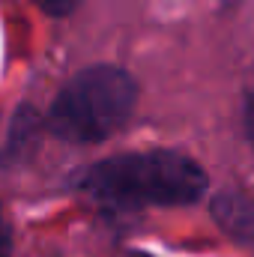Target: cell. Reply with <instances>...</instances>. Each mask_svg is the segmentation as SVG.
I'll return each instance as SVG.
<instances>
[{
	"instance_id": "6",
	"label": "cell",
	"mask_w": 254,
	"mask_h": 257,
	"mask_svg": "<svg viewBox=\"0 0 254 257\" xmlns=\"http://www.w3.org/2000/svg\"><path fill=\"white\" fill-rule=\"evenodd\" d=\"M135 257H150V254H135Z\"/></svg>"
},
{
	"instance_id": "3",
	"label": "cell",
	"mask_w": 254,
	"mask_h": 257,
	"mask_svg": "<svg viewBox=\"0 0 254 257\" xmlns=\"http://www.w3.org/2000/svg\"><path fill=\"white\" fill-rule=\"evenodd\" d=\"M212 209V218L221 224L224 233H230L236 242L248 245L254 236V206H251V197L239 189H224L212 197L209 203Z\"/></svg>"
},
{
	"instance_id": "2",
	"label": "cell",
	"mask_w": 254,
	"mask_h": 257,
	"mask_svg": "<svg viewBox=\"0 0 254 257\" xmlns=\"http://www.w3.org/2000/svg\"><path fill=\"white\" fill-rule=\"evenodd\" d=\"M138 84L126 69L96 63L63 84L48 108V132L69 144H102L129 123Z\"/></svg>"
},
{
	"instance_id": "1",
	"label": "cell",
	"mask_w": 254,
	"mask_h": 257,
	"mask_svg": "<svg viewBox=\"0 0 254 257\" xmlns=\"http://www.w3.org/2000/svg\"><path fill=\"white\" fill-rule=\"evenodd\" d=\"M72 186L111 209L191 206L206 194V171L186 153L147 150L93 162L75 174Z\"/></svg>"
},
{
	"instance_id": "7",
	"label": "cell",
	"mask_w": 254,
	"mask_h": 257,
	"mask_svg": "<svg viewBox=\"0 0 254 257\" xmlns=\"http://www.w3.org/2000/svg\"><path fill=\"white\" fill-rule=\"evenodd\" d=\"M0 224H3V221H0Z\"/></svg>"
},
{
	"instance_id": "5",
	"label": "cell",
	"mask_w": 254,
	"mask_h": 257,
	"mask_svg": "<svg viewBox=\"0 0 254 257\" xmlns=\"http://www.w3.org/2000/svg\"><path fill=\"white\" fill-rule=\"evenodd\" d=\"M9 245H12V233L6 230V224H0V257L9 254Z\"/></svg>"
},
{
	"instance_id": "4",
	"label": "cell",
	"mask_w": 254,
	"mask_h": 257,
	"mask_svg": "<svg viewBox=\"0 0 254 257\" xmlns=\"http://www.w3.org/2000/svg\"><path fill=\"white\" fill-rule=\"evenodd\" d=\"M45 15H51V18H63V15H72L75 9H78V3L81 0H33Z\"/></svg>"
}]
</instances>
